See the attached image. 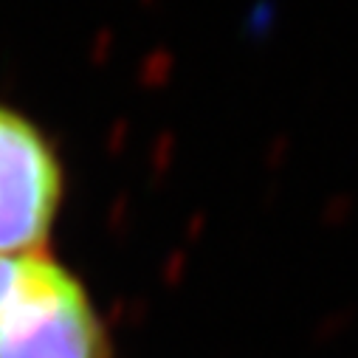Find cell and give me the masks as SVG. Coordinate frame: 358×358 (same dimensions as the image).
Here are the masks:
<instances>
[{
  "mask_svg": "<svg viewBox=\"0 0 358 358\" xmlns=\"http://www.w3.org/2000/svg\"><path fill=\"white\" fill-rule=\"evenodd\" d=\"M0 358H113L85 285L45 251L0 257Z\"/></svg>",
  "mask_w": 358,
  "mask_h": 358,
  "instance_id": "cell-1",
  "label": "cell"
},
{
  "mask_svg": "<svg viewBox=\"0 0 358 358\" xmlns=\"http://www.w3.org/2000/svg\"><path fill=\"white\" fill-rule=\"evenodd\" d=\"M62 201V169L43 133L0 108V257L43 251Z\"/></svg>",
  "mask_w": 358,
  "mask_h": 358,
  "instance_id": "cell-2",
  "label": "cell"
}]
</instances>
